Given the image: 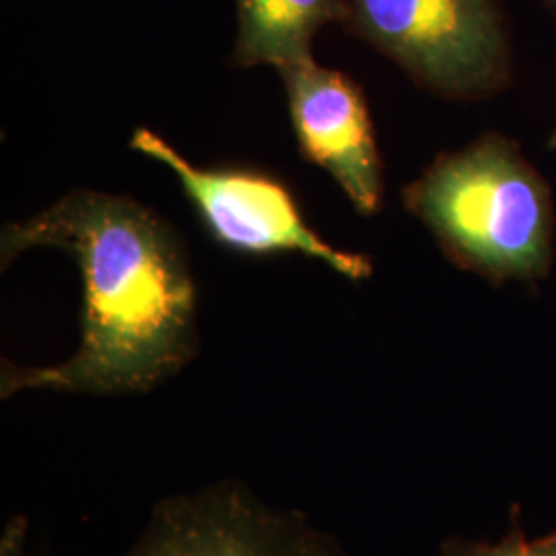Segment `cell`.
<instances>
[{
  "label": "cell",
  "mask_w": 556,
  "mask_h": 556,
  "mask_svg": "<svg viewBox=\"0 0 556 556\" xmlns=\"http://www.w3.org/2000/svg\"><path fill=\"white\" fill-rule=\"evenodd\" d=\"M130 147L160 161L178 178L184 194L220 245L248 256L299 252L351 280L374 275V264L365 256L338 250L319 238L278 179L248 169H204L147 128L135 130Z\"/></svg>",
  "instance_id": "obj_4"
},
{
  "label": "cell",
  "mask_w": 556,
  "mask_h": 556,
  "mask_svg": "<svg viewBox=\"0 0 556 556\" xmlns=\"http://www.w3.org/2000/svg\"><path fill=\"white\" fill-rule=\"evenodd\" d=\"M546 2H548V4H551V7L556 11V0H546Z\"/></svg>",
  "instance_id": "obj_11"
},
{
  "label": "cell",
  "mask_w": 556,
  "mask_h": 556,
  "mask_svg": "<svg viewBox=\"0 0 556 556\" xmlns=\"http://www.w3.org/2000/svg\"><path fill=\"white\" fill-rule=\"evenodd\" d=\"M25 534V523L23 521H13L7 528V536L2 538V556H25L21 548V540Z\"/></svg>",
  "instance_id": "obj_9"
},
{
  "label": "cell",
  "mask_w": 556,
  "mask_h": 556,
  "mask_svg": "<svg viewBox=\"0 0 556 556\" xmlns=\"http://www.w3.org/2000/svg\"><path fill=\"white\" fill-rule=\"evenodd\" d=\"M358 36L435 93L477 100L509 77L495 0H346Z\"/></svg>",
  "instance_id": "obj_3"
},
{
  "label": "cell",
  "mask_w": 556,
  "mask_h": 556,
  "mask_svg": "<svg viewBox=\"0 0 556 556\" xmlns=\"http://www.w3.org/2000/svg\"><path fill=\"white\" fill-rule=\"evenodd\" d=\"M402 199L459 268L498 285L548 275L551 188L514 140L486 135L441 155Z\"/></svg>",
  "instance_id": "obj_2"
},
{
  "label": "cell",
  "mask_w": 556,
  "mask_h": 556,
  "mask_svg": "<svg viewBox=\"0 0 556 556\" xmlns=\"http://www.w3.org/2000/svg\"><path fill=\"white\" fill-rule=\"evenodd\" d=\"M301 153L326 169L363 215L383 194L374 122L357 85L344 73L305 60L278 68Z\"/></svg>",
  "instance_id": "obj_6"
},
{
  "label": "cell",
  "mask_w": 556,
  "mask_h": 556,
  "mask_svg": "<svg viewBox=\"0 0 556 556\" xmlns=\"http://www.w3.org/2000/svg\"><path fill=\"white\" fill-rule=\"evenodd\" d=\"M119 556H355L293 509L273 507L241 480L160 501Z\"/></svg>",
  "instance_id": "obj_5"
},
{
  "label": "cell",
  "mask_w": 556,
  "mask_h": 556,
  "mask_svg": "<svg viewBox=\"0 0 556 556\" xmlns=\"http://www.w3.org/2000/svg\"><path fill=\"white\" fill-rule=\"evenodd\" d=\"M548 149H551V151H555L556 149V130L553 132V137L548 139Z\"/></svg>",
  "instance_id": "obj_10"
},
{
  "label": "cell",
  "mask_w": 556,
  "mask_h": 556,
  "mask_svg": "<svg viewBox=\"0 0 556 556\" xmlns=\"http://www.w3.org/2000/svg\"><path fill=\"white\" fill-rule=\"evenodd\" d=\"M438 556H556V530L546 536H528L523 511L519 505H514L509 528L503 536L482 540L452 534L441 540Z\"/></svg>",
  "instance_id": "obj_8"
},
{
  "label": "cell",
  "mask_w": 556,
  "mask_h": 556,
  "mask_svg": "<svg viewBox=\"0 0 556 556\" xmlns=\"http://www.w3.org/2000/svg\"><path fill=\"white\" fill-rule=\"evenodd\" d=\"M349 23L346 0H238L239 66L285 68L312 56V43L328 23Z\"/></svg>",
  "instance_id": "obj_7"
},
{
  "label": "cell",
  "mask_w": 556,
  "mask_h": 556,
  "mask_svg": "<svg viewBox=\"0 0 556 556\" xmlns=\"http://www.w3.org/2000/svg\"><path fill=\"white\" fill-rule=\"evenodd\" d=\"M31 248L79 262L80 344L59 365L2 361V400L27 390L149 394L199 355L197 287L174 229L130 199L77 190L2 229V268Z\"/></svg>",
  "instance_id": "obj_1"
}]
</instances>
